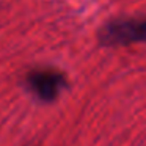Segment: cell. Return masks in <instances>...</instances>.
<instances>
[{
	"mask_svg": "<svg viewBox=\"0 0 146 146\" xmlns=\"http://www.w3.org/2000/svg\"><path fill=\"white\" fill-rule=\"evenodd\" d=\"M25 83L36 98L50 102L66 86V77L55 69H35L25 77Z\"/></svg>",
	"mask_w": 146,
	"mask_h": 146,
	"instance_id": "obj_1",
	"label": "cell"
},
{
	"mask_svg": "<svg viewBox=\"0 0 146 146\" xmlns=\"http://www.w3.org/2000/svg\"><path fill=\"white\" fill-rule=\"evenodd\" d=\"M102 44H127L146 41V21H118L102 29L99 33Z\"/></svg>",
	"mask_w": 146,
	"mask_h": 146,
	"instance_id": "obj_2",
	"label": "cell"
}]
</instances>
